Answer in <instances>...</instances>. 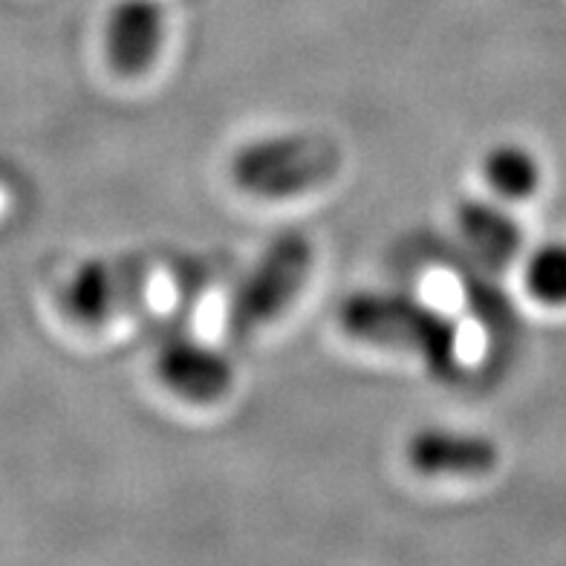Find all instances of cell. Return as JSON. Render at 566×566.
I'll use <instances>...</instances> for the list:
<instances>
[{"mask_svg":"<svg viewBox=\"0 0 566 566\" xmlns=\"http://www.w3.org/2000/svg\"><path fill=\"white\" fill-rule=\"evenodd\" d=\"M342 324L361 342L422 353L442 373L457 361L460 329L454 321L405 295L358 292L344 301Z\"/></svg>","mask_w":566,"mask_h":566,"instance_id":"cell-1","label":"cell"},{"mask_svg":"<svg viewBox=\"0 0 566 566\" xmlns=\"http://www.w3.org/2000/svg\"><path fill=\"white\" fill-rule=\"evenodd\" d=\"M342 168V148L324 134H286L252 142L231 159V179L247 195L281 200L324 186Z\"/></svg>","mask_w":566,"mask_h":566,"instance_id":"cell-2","label":"cell"},{"mask_svg":"<svg viewBox=\"0 0 566 566\" xmlns=\"http://www.w3.org/2000/svg\"><path fill=\"white\" fill-rule=\"evenodd\" d=\"M313 254V243L301 231H286L266 249L229 306L226 333L231 342L252 336L254 329L281 315L283 306L298 295L310 277Z\"/></svg>","mask_w":566,"mask_h":566,"instance_id":"cell-3","label":"cell"},{"mask_svg":"<svg viewBox=\"0 0 566 566\" xmlns=\"http://www.w3.org/2000/svg\"><path fill=\"white\" fill-rule=\"evenodd\" d=\"M150 277L154 266L145 258H102L75 272L64 301L75 318L98 324L139 304Z\"/></svg>","mask_w":566,"mask_h":566,"instance_id":"cell-4","label":"cell"},{"mask_svg":"<svg viewBox=\"0 0 566 566\" xmlns=\"http://www.w3.org/2000/svg\"><path fill=\"white\" fill-rule=\"evenodd\" d=\"M410 465L428 478L440 474H457V478H478L497 469L500 448L497 442L483 433L460 431H419L408 442Z\"/></svg>","mask_w":566,"mask_h":566,"instance_id":"cell-5","label":"cell"},{"mask_svg":"<svg viewBox=\"0 0 566 566\" xmlns=\"http://www.w3.org/2000/svg\"><path fill=\"white\" fill-rule=\"evenodd\" d=\"M163 44V7L157 0H122L107 21V59L119 73L139 75Z\"/></svg>","mask_w":566,"mask_h":566,"instance_id":"cell-6","label":"cell"},{"mask_svg":"<svg viewBox=\"0 0 566 566\" xmlns=\"http://www.w3.org/2000/svg\"><path fill=\"white\" fill-rule=\"evenodd\" d=\"M159 376L171 390L195 402H214L231 388V365L220 353L195 342H171L159 353Z\"/></svg>","mask_w":566,"mask_h":566,"instance_id":"cell-7","label":"cell"},{"mask_svg":"<svg viewBox=\"0 0 566 566\" xmlns=\"http://www.w3.org/2000/svg\"><path fill=\"white\" fill-rule=\"evenodd\" d=\"M457 220L465 240L485 261L506 263L521 252L523 231L506 211L494 209L489 202H462Z\"/></svg>","mask_w":566,"mask_h":566,"instance_id":"cell-8","label":"cell"},{"mask_svg":"<svg viewBox=\"0 0 566 566\" xmlns=\"http://www.w3.org/2000/svg\"><path fill=\"white\" fill-rule=\"evenodd\" d=\"M483 174L485 182L509 200H523L541 186V165L521 145H497L489 150L483 159Z\"/></svg>","mask_w":566,"mask_h":566,"instance_id":"cell-9","label":"cell"},{"mask_svg":"<svg viewBox=\"0 0 566 566\" xmlns=\"http://www.w3.org/2000/svg\"><path fill=\"white\" fill-rule=\"evenodd\" d=\"M526 290L549 306L566 304V243H546L526 263Z\"/></svg>","mask_w":566,"mask_h":566,"instance_id":"cell-10","label":"cell"}]
</instances>
